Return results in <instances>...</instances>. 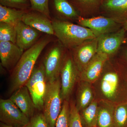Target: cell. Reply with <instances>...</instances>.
Wrapping results in <instances>:
<instances>
[{"instance_id": "12", "label": "cell", "mask_w": 127, "mask_h": 127, "mask_svg": "<svg viewBox=\"0 0 127 127\" xmlns=\"http://www.w3.org/2000/svg\"><path fill=\"white\" fill-rule=\"evenodd\" d=\"M109 59L105 54L97 53L84 69L79 73V81L93 83L100 76L105 63Z\"/></svg>"}, {"instance_id": "14", "label": "cell", "mask_w": 127, "mask_h": 127, "mask_svg": "<svg viewBox=\"0 0 127 127\" xmlns=\"http://www.w3.org/2000/svg\"><path fill=\"white\" fill-rule=\"evenodd\" d=\"M16 32V44L25 51L36 43L39 36V31L25 24L22 21L15 26Z\"/></svg>"}, {"instance_id": "7", "label": "cell", "mask_w": 127, "mask_h": 127, "mask_svg": "<svg viewBox=\"0 0 127 127\" xmlns=\"http://www.w3.org/2000/svg\"><path fill=\"white\" fill-rule=\"evenodd\" d=\"M77 20L79 25L91 30L96 37L117 31L123 27L112 18L102 16L90 18L79 16Z\"/></svg>"}, {"instance_id": "3", "label": "cell", "mask_w": 127, "mask_h": 127, "mask_svg": "<svg viewBox=\"0 0 127 127\" xmlns=\"http://www.w3.org/2000/svg\"><path fill=\"white\" fill-rule=\"evenodd\" d=\"M55 34L63 45L73 49L84 41L96 38L92 31L79 25L58 20L52 22Z\"/></svg>"}, {"instance_id": "1", "label": "cell", "mask_w": 127, "mask_h": 127, "mask_svg": "<svg viewBox=\"0 0 127 127\" xmlns=\"http://www.w3.org/2000/svg\"><path fill=\"white\" fill-rule=\"evenodd\" d=\"M98 100L109 102L115 105L127 102V67L121 60L105 63L102 72L92 84Z\"/></svg>"}, {"instance_id": "6", "label": "cell", "mask_w": 127, "mask_h": 127, "mask_svg": "<svg viewBox=\"0 0 127 127\" xmlns=\"http://www.w3.org/2000/svg\"><path fill=\"white\" fill-rule=\"evenodd\" d=\"M30 118L26 116L11 100H0V120L14 127H25L29 125Z\"/></svg>"}, {"instance_id": "2", "label": "cell", "mask_w": 127, "mask_h": 127, "mask_svg": "<svg viewBox=\"0 0 127 127\" xmlns=\"http://www.w3.org/2000/svg\"><path fill=\"white\" fill-rule=\"evenodd\" d=\"M50 40L47 37L40 39L23 53L12 73L9 94H12L25 86L31 75L37 60Z\"/></svg>"}, {"instance_id": "26", "label": "cell", "mask_w": 127, "mask_h": 127, "mask_svg": "<svg viewBox=\"0 0 127 127\" xmlns=\"http://www.w3.org/2000/svg\"><path fill=\"white\" fill-rule=\"evenodd\" d=\"M70 112V104L68 101H64L61 111L57 119L55 127H69Z\"/></svg>"}, {"instance_id": "4", "label": "cell", "mask_w": 127, "mask_h": 127, "mask_svg": "<svg viewBox=\"0 0 127 127\" xmlns=\"http://www.w3.org/2000/svg\"><path fill=\"white\" fill-rule=\"evenodd\" d=\"M60 77L52 82H47L43 102V115L48 127H55L62 109Z\"/></svg>"}, {"instance_id": "15", "label": "cell", "mask_w": 127, "mask_h": 127, "mask_svg": "<svg viewBox=\"0 0 127 127\" xmlns=\"http://www.w3.org/2000/svg\"><path fill=\"white\" fill-rule=\"evenodd\" d=\"M101 8L117 23L127 22V0H103Z\"/></svg>"}, {"instance_id": "24", "label": "cell", "mask_w": 127, "mask_h": 127, "mask_svg": "<svg viewBox=\"0 0 127 127\" xmlns=\"http://www.w3.org/2000/svg\"><path fill=\"white\" fill-rule=\"evenodd\" d=\"M114 118L115 127H127V102L115 106Z\"/></svg>"}, {"instance_id": "34", "label": "cell", "mask_w": 127, "mask_h": 127, "mask_svg": "<svg viewBox=\"0 0 127 127\" xmlns=\"http://www.w3.org/2000/svg\"><path fill=\"white\" fill-rule=\"evenodd\" d=\"M125 42L127 43V31H126V36H125Z\"/></svg>"}, {"instance_id": "19", "label": "cell", "mask_w": 127, "mask_h": 127, "mask_svg": "<svg viewBox=\"0 0 127 127\" xmlns=\"http://www.w3.org/2000/svg\"><path fill=\"white\" fill-rule=\"evenodd\" d=\"M98 100L99 111L97 127H115L114 113L116 105L104 100Z\"/></svg>"}, {"instance_id": "13", "label": "cell", "mask_w": 127, "mask_h": 127, "mask_svg": "<svg viewBox=\"0 0 127 127\" xmlns=\"http://www.w3.org/2000/svg\"><path fill=\"white\" fill-rule=\"evenodd\" d=\"M24 51L15 43L11 42L0 41V58L1 65L8 70L14 68Z\"/></svg>"}, {"instance_id": "32", "label": "cell", "mask_w": 127, "mask_h": 127, "mask_svg": "<svg viewBox=\"0 0 127 127\" xmlns=\"http://www.w3.org/2000/svg\"><path fill=\"white\" fill-rule=\"evenodd\" d=\"M28 125L27 127H28ZM0 127H12V126H9V125H6L5 124L3 123H0Z\"/></svg>"}, {"instance_id": "8", "label": "cell", "mask_w": 127, "mask_h": 127, "mask_svg": "<svg viewBox=\"0 0 127 127\" xmlns=\"http://www.w3.org/2000/svg\"><path fill=\"white\" fill-rule=\"evenodd\" d=\"M79 75L72 57L64 58L60 76L63 101H68L76 83L79 80Z\"/></svg>"}, {"instance_id": "29", "label": "cell", "mask_w": 127, "mask_h": 127, "mask_svg": "<svg viewBox=\"0 0 127 127\" xmlns=\"http://www.w3.org/2000/svg\"><path fill=\"white\" fill-rule=\"evenodd\" d=\"M0 5L6 7L24 10L30 5L28 0H0Z\"/></svg>"}, {"instance_id": "27", "label": "cell", "mask_w": 127, "mask_h": 127, "mask_svg": "<svg viewBox=\"0 0 127 127\" xmlns=\"http://www.w3.org/2000/svg\"><path fill=\"white\" fill-rule=\"evenodd\" d=\"M68 127H82L79 112L76 107V104L73 102L70 103Z\"/></svg>"}, {"instance_id": "20", "label": "cell", "mask_w": 127, "mask_h": 127, "mask_svg": "<svg viewBox=\"0 0 127 127\" xmlns=\"http://www.w3.org/2000/svg\"><path fill=\"white\" fill-rule=\"evenodd\" d=\"M24 10L11 8L0 5V22H4L15 27L22 21L26 13Z\"/></svg>"}, {"instance_id": "21", "label": "cell", "mask_w": 127, "mask_h": 127, "mask_svg": "<svg viewBox=\"0 0 127 127\" xmlns=\"http://www.w3.org/2000/svg\"><path fill=\"white\" fill-rule=\"evenodd\" d=\"M98 111V100L95 99L86 108L79 112L81 120L87 127H97Z\"/></svg>"}, {"instance_id": "30", "label": "cell", "mask_w": 127, "mask_h": 127, "mask_svg": "<svg viewBox=\"0 0 127 127\" xmlns=\"http://www.w3.org/2000/svg\"><path fill=\"white\" fill-rule=\"evenodd\" d=\"M28 127H48L43 114H39L32 117Z\"/></svg>"}, {"instance_id": "23", "label": "cell", "mask_w": 127, "mask_h": 127, "mask_svg": "<svg viewBox=\"0 0 127 127\" xmlns=\"http://www.w3.org/2000/svg\"><path fill=\"white\" fill-rule=\"evenodd\" d=\"M103 0H75V2L81 13L83 15H89L98 11Z\"/></svg>"}, {"instance_id": "22", "label": "cell", "mask_w": 127, "mask_h": 127, "mask_svg": "<svg viewBox=\"0 0 127 127\" xmlns=\"http://www.w3.org/2000/svg\"><path fill=\"white\" fill-rule=\"evenodd\" d=\"M54 6L57 11L61 15L67 18H78V12L74 7L67 0H53Z\"/></svg>"}, {"instance_id": "9", "label": "cell", "mask_w": 127, "mask_h": 127, "mask_svg": "<svg viewBox=\"0 0 127 127\" xmlns=\"http://www.w3.org/2000/svg\"><path fill=\"white\" fill-rule=\"evenodd\" d=\"M126 31L123 27L117 31L97 37V53L105 54L109 58L116 54L125 42Z\"/></svg>"}, {"instance_id": "33", "label": "cell", "mask_w": 127, "mask_h": 127, "mask_svg": "<svg viewBox=\"0 0 127 127\" xmlns=\"http://www.w3.org/2000/svg\"><path fill=\"white\" fill-rule=\"evenodd\" d=\"M123 27L124 28L126 31H127V22H126L123 25Z\"/></svg>"}, {"instance_id": "25", "label": "cell", "mask_w": 127, "mask_h": 127, "mask_svg": "<svg viewBox=\"0 0 127 127\" xmlns=\"http://www.w3.org/2000/svg\"><path fill=\"white\" fill-rule=\"evenodd\" d=\"M16 32L15 27L12 25L0 22V41L16 42Z\"/></svg>"}, {"instance_id": "17", "label": "cell", "mask_w": 127, "mask_h": 127, "mask_svg": "<svg viewBox=\"0 0 127 127\" xmlns=\"http://www.w3.org/2000/svg\"><path fill=\"white\" fill-rule=\"evenodd\" d=\"M22 21L39 32L49 35L55 34L52 22H51L49 18L41 13L26 12L23 15Z\"/></svg>"}, {"instance_id": "31", "label": "cell", "mask_w": 127, "mask_h": 127, "mask_svg": "<svg viewBox=\"0 0 127 127\" xmlns=\"http://www.w3.org/2000/svg\"><path fill=\"white\" fill-rule=\"evenodd\" d=\"M122 60L127 67V47L123 50Z\"/></svg>"}, {"instance_id": "28", "label": "cell", "mask_w": 127, "mask_h": 127, "mask_svg": "<svg viewBox=\"0 0 127 127\" xmlns=\"http://www.w3.org/2000/svg\"><path fill=\"white\" fill-rule=\"evenodd\" d=\"M32 9L50 18L48 0H30Z\"/></svg>"}, {"instance_id": "10", "label": "cell", "mask_w": 127, "mask_h": 127, "mask_svg": "<svg viewBox=\"0 0 127 127\" xmlns=\"http://www.w3.org/2000/svg\"><path fill=\"white\" fill-rule=\"evenodd\" d=\"M98 38L87 40L73 50V59L79 73L97 53Z\"/></svg>"}, {"instance_id": "11", "label": "cell", "mask_w": 127, "mask_h": 127, "mask_svg": "<svg viewBox=\"0 0 127 127\" xmlns=\"http://www.w3.org/2000/svg\"><path fill=\"white\" fill-rule=\"evenodd\" d=\"M64 59L61 46H55L50 49L43 63L47 82L53 81L60 77Z\"/></svg>"}, {"instance_id": "5", "label": "cell", "mask_w": 127, "mask_h": 127, "mask_svg": "<svg viewBox=\"0 0 127 127\" xmlns=\"http://www.w3.org/2000/svg\"><path fill=\"white\" fill-rule=\"evenodd\" d=\"M25 85L30 92L36 109L39 111L43 110L44 98L47 85L43 64L35 66Z\"/></svg>"}, {"instance_id": "18", "label": "cell", "mask_w": 127, "mask_h": 127, "mask_svg": "<svg viewBox=\"0 0 127 127\" xmlns=\"http://www.w3.org/2000/svg\"><path fill=\"white\" fill-rule=\"evenodd\" d=\"M79 82L76 106L80 112L92 103L96 98L92 84L84 81Z\"/></svg>"}, {"instance_id": "16", "label": "cell", "mask_w": 127, "mask_h": 127, "mask_svg": "<svg viewBox=\"0 0 127 127\" xmlns=\"http://www.w3.org/2000/svg\"><path fill=\"white\" fill-rule=\"evenodd\" d=\"M10 98L29 118L33 117L35 107L28 89L25 85L13 93Z\"/></svg>"}]
</instances>
